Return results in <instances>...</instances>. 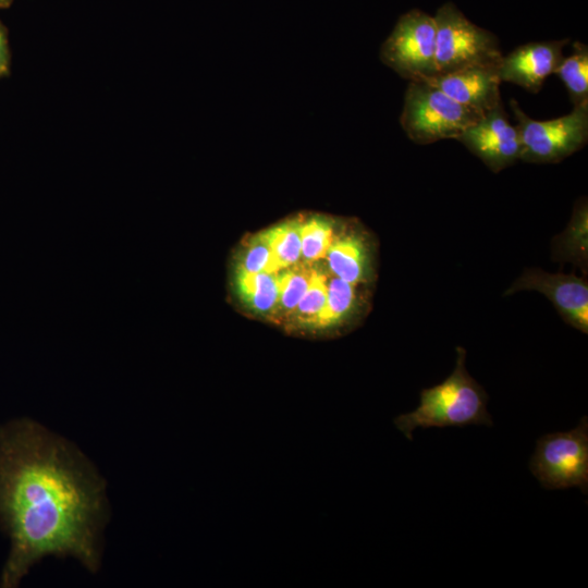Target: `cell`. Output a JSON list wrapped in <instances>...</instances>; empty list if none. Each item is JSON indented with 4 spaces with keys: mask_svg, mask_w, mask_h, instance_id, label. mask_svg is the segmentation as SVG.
Segmentation results:
<instances>
[{
    "mask_svg": "<svg viewBox=\"0 0 588 588\" xmlns=\"http://www.w3.org/2000/svg\"><path fill=\"white\" fill-rule=\"evenodd\" d=\"M108 514L106 482L73 443L26 418L0 427V527L10 540L0 587L19 586L47 556L95 573Z\"/></svg>",
    "mask_w": 588,
    "mask_h": 588,
    "instance_id": "1",
    "label": "cell"
},
{
    "mask_svg": "<svg viewBox=\"0 0 588 588\" xmlns=\"http://www.w3.org/2000/svg\"><path fill=\"white\" fill-rule=\"evenodd\" d=\"M466 351L456 348L453 371L442 382L422 389L419 405L413 412L394 418L395 427L408 439L416 428L463 427L468 425L492 426L485 389L468 373Z\"/></svg>",
    "mask_w": 588,
    "mask_h": 588,
    "instance_id": "2",
    "label": "cell"
},
{
    "mask_svg": "<svg viewBox=\"0 0 588 588\" xmlns=\"http://www.w3.org/2000/svg\"><path fill=\"white\" fill-rule=\"evenodd\" d=\"M483 113L452 99L427 81L408 82L400 123L407 137L418 145L456 139Z\"/></svg>",
    "mask_w": 588,
    "mask_h": 588,
    "instance_id": "3",
    "label": "cell"
},
{
    "mask_svg": "<svg viewBox=\"0 0 588 588\" xmlns=\"http://www.w3.org/2000/svg\"><path fill=\"white\" fill-rule=\"evenodd\" d=\"M433 19L438 74L474 65L499 64L503 54L498 38L470 22L455 4H442Z\"/></svg>",
    "mask_w": 588,
    "mask_h": 588,
    "instance_id": "4",
    "label": "cell"
},
{
    "mask_svg": "<svg viewBox=\"0 0 588 588\" xmlns=\"http://www.w3.org/2000/svg\"><path fill=\"white\" fill-rule=\"evenodd\" d=\"M517 121L520 159L532 163L560 162L581 149L588 140V102L574 106L562 117L538 121L528 117L515 99L510 100Z\"/></svg>",
    "mask_w": 588,
    "mask_h": 588,
    "instance_id": "5",
    "label": "cell"
},
{
    "mask_svg": "<svg viewBox=\"0 0 588 588\" xmlns=\"http://www.w3.org/2000/svg\"><path fill=\"white\" fill-rule=\"evenodd\" d=\"M529 469L548 490L579 488L588 491V419L568 431L538 438Z\"/></svg>",
    "mask_w": 588,
    "mask_h": 588,
    "instance_id": "6",
    "label": "cell"
},
{
    "mask_svg": "<svg viewBox=\"0 0 588 588\" xmlns=\"http://www.w3.org/2000/svg\"><path fill=\"white\" fill-rule=\"evenodd\" d=\"M381 61L408 82L427 81L438 74L436 22L421 10L400 16L381 45Z\"/></svg>",
    "mask_w": 588,
    "mask_h": 588,
    "instance_id": "7",
    "label": "cell"
},
{
    "mask_svg": "<svg viewBox=\"0 0 588 588\" xmlns=\"http://www.w3.org/2000/svg\"><path fill=\"white\" fill-rule=\"evenodd\" d=\"M456 140L495 173L520 159L518 131L509 121L502 102L465 128Z\"/></svg>",
    "mask_w": 588,
    "mask_h": 588,
    "instance_id": "8",
    "label": "cell"
},
{
    "mask_svg": "<svg viewBox=\"0 0 588 588\" xmlns=\"http://www.w3.org/2000/svg\"><path fill=\"white\" fill-rule=\"evenodd\" d=\"M537 291L549 298L563 320L575 329L588 332V284L577 275L550 273L529 268L504 292Z\"/></svg>",
    "mask_w": 588,
    "mask_h": 588,
    "instance_id": "9",
    "label": "cell"
},
{
    "mask_svg": "<svg viewBox=\"0 0 588 588\" xmlns=\"http://www.w3.org/2000/svg\"><path fill=\"white\" fill-rule=\"evenodd\" d=\"M568 39L532 41L516 47L502 56L498 74L501 83L518 85L530 93H538L548 76L554 74L563 59V48Z\"/></svg>",
    "mask_w": 588,
    "mask_h": 588,
    "instance_id": "10",
    "label": "cell"
},
{
    "mask_svg": "<svg viewBox=\"0 0 588 588\" xmlns=\"http://www.w3.org/2000/svg\"><path fill=\"white\" fill-rule=\"evenodd\" d=\"M498 65H474L448 74H438L427 82L457 102L486 113L502 102Z\"/></svg>",
    "mask_w": 588,
    "mask_h": 588,
    "instance_id": "11",
    "label": "cell"
},
{
    "mask_svg": "<svg viewBox=\"0 0 588 588\" xmlns=\"http://www.w3.org/2000/svg\"><path fill=\"white\" fill-rule=\"evenodd\" d=\"M326 259L334 277L353 285L367 279L369 271V257L367 247L362 237L348 234L334 240Z\"/></svg>",
    "mask_w": 588,
    "mask_h": 588,
    "instance_id": "12",
    "label": "cell"
},
{
    "mask_svg": "<svg viewBox=\"0 0 588 588\" xmlns=\"http://www.w3.org/2000/svg\"><path fill=\"white\" fill-rule=\"evenodd\" d=\"M588 208L586 200H580L574 208L566 229L553 242L555 260L571 261L586 267L588 259Z\"/></svg>",
    "mask_w": 588,
    "mask_h": 588,
    "instance_id": "13",
    "label": "cell"
},
{
    "mask_svg": "<svg viewBox=\"0 0 588 588\" xmlns=\"http://www.w3.org/2000/svg\"><path fill=\"white\" fill-rule=\"evenodd\" d=\"M236 284L243 301L258 313H270L279 305L278 272H247L238 268Z\"/></svg>",
    "mask_w": 588,
    "mask_h": 588,
    "instance_id": "14",
    "label": "cell"
},
{
    "mask_svg": "<svg viewBox=\"0 0 588 588\" xmlns=\"http://www.w3.org/2000/svg\"><path fill=\"white\" fill-rule=\"evenodd\" d=\"M554 74L562 81L574 106L588 102V47L574 42L573 51L563 57Z\"/></svg>",
    "mask_w": 588,
    "mask_h": 588,
    "instance_id": "15",
    "label": "cell"
},
{
    "mask_svg": "<svg viewBox=\"0 0 588 588\" xmlns=\"http://www.w3.org/2000/svg\"><path fill=\"white\" fill-rule=\"evenodd\" d=\"M261 234L270 246L278 271L297 264L302 256L298 222L282 223Z\"/></svg>",
    "mask_w": 588,
    "mask_h": 588,
    "instance_id": "16",
    "label": "cell"
},
{
    "mask_svg": "<svg viewBox=\"0 0 588 588\" xmlns=\"http://www.w3.org/2000/svg\"><path fill=\"white\" fill-rule=\"evenodd\" d=\"M355 286L336 277L328 281L326 304L316 323L328 327L344 319L354 308Z\"/></svg>",
    "mask_w": 588,
    "mask_h": 588,
    "instance_id": "17",
    "label": "cell"
},
{
    "mask_svg": "<svg viewBox=\"0 0 588 588\" xmlns=\"http://www.w3.org/2000/svg\"><path fill=\"white\" fill-rule=\"evenodd\" d=\"M302 256L309 261L326 258L332 245L333 226L323 218H311L299 223Z\"/></svg>",
    "mask_w": 588,
    "mask_h": 588,
    "instance_id": "18",
    "label": "cell"
},
{
    "mask_svg": "<svg viewBox=\"0 0 588 588\" xmlns=\"http://www.w3.org/2000/svg\"><path fill=\"white\" fill-rule=\"evenodd\" d=\"M282 274L278 273L279 305L286 310H294L306 292L315 270L303 265H293Z\"/></svg>",
    "mask_w": 588,
    "mask_h": 588,
    "instance_id": "19",
    "label": "cell"
},
{
    "mask_svg": "<svg viewBox=\"0 0 588 588\" xmlns=\"http://www.w3.org/2000/svg\"><path fill=\"white\" fill-rule=\"evenodd\" d=\"M327 286V278L315 271L306 292L294 309L302 321L316 323L326 304Z\"/></svg>",
    "mask_w": 588,
    "mask_h": 588,
    "instance_id": "20",
    "label": "cell"
},
{
    "mask_svg": "<svg viewBox=\"0 0 588 588\" xmlns=\"http://www.w3.org/2000/svg\"><path fill=\"white\" fill-rule=\"evenodd\" d=\"M240 269L247 272H278L270 246L261 233L250 243Z\"/></svg>",
    "mask_w": 588,
    "mask_h": 588,
    "instance_id": "21",
    "label": "cell"
},
{
    "mask_svg": "<svg viewBox=\"0 0 588 588\" xmlns=\"http://www.w3.org/2000/svg\"><path fill=\"white\" fill-rule=\"evenodd\" d=\"M11 52L9 46L8 29L0 21V77L10 73Z\"/></svg>",
    "mask_w": 588,
    "mask_h": 588,
    "instance_id": "22",
    "label": "cell"
},
{
    "mask_svg": "<svg viewBox=\"0 0 588 588\" xmlns=\"http://www.w3.org/2000/svg\"><path fill=\"white\" fill-rule=\"evenodd\" d=\"M13 0H0V9H7L12 4Z\"/></svg>",
    "mask_w": 588,
    "mask_h": 588,
    "instance_id": "23",
    "label": "cell"
}]
</instances>
